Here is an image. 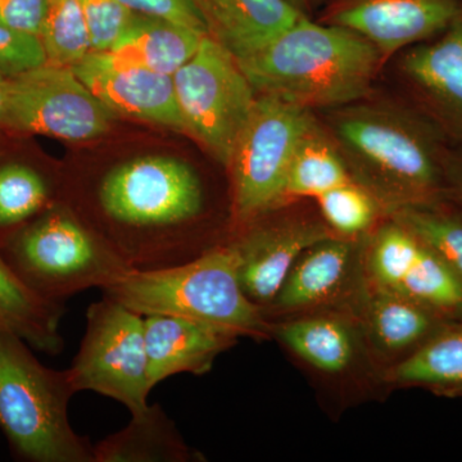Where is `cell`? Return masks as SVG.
Listing matches in <instances>:
<instances>
[{"instance_id":"6da1fadb","label":"cell","mask_w":462,"mask_h":462,"mask_svg":"<svg viewBox=\"0 0 462 462\" xmlns=\"http://www.w3.org/2000/svg\"><path fill=\"white\" fill-rule=\"evenodd\" d=\"M89 208L87 224L132 272L175 266L212 249L193 233L208 209L205 182L181 158L142 156L109 167L94 184Z\"/></svg>"},{"instance_id":"7a4b0ae2","label":"cell","mask_w":462,"mask_h":462,"mask_svg":"<svg viewBox=\"0 0 462 462\" xmlns=\"http://www.w3.org/2000/svg\"><path fill=\"white\" fill-rule=\"evenodd\" d=\"M327 132L379 205L394 212L449 196L447 138L421 112L358 100L330 109Z\"/></svg>"},{"instance_id":"3957f363","label":"cell","mask_w":462,"mask_h":462,"mask_svg":"<svg viewBox=\"0 0 462 462\" xmlns=\"http://www.w3.org/2000/svg\"><path fill=\"white\" fill-rule=\"evenodd\" d=\"M383 60L360 33L303 14L238 63L257 96L312 111L366 98Z\"/></svg>"},{"instance_id":"277c9868","label":"cell","mask_w":462,"mask_h":462,"mask_svg":"<svg viewBox=\"0 0 462 462\" xmlns=\"http://www.w3.org/2000/svg\"><path fill=\"white\" fill-rule=\"evenodd\" d=\"M103 296L142 316H179L236 337L267 333L263 309L243 291L236 258L226 245L175 266L127 273L103 289Z\"/></svg>"},{"instance_id":"5b68a950","label":"cell","mask_w":462,"mask_h":462,"mask_svg":"<svg viewBox=\"0 0 462 462\" xmlns=\"http://www.w3.org/2000/svg\"><path fill=\"white\" fill-rule=\"evenodd\" d=\"M75 393L67 370L45 367L26 342L0 330V430L18 458L96 462L94 445L69 424Z\"/></svg>"},{"instance_id":"8992f818","label":"cell","mask_w":462,"mask_h":462,"mask_svg":"<svg viewBox=\"0 0 462 462\" xmlns=\"http://www.w3.org/2000/svg\"><path fill=\"white\" fill-rule=\"evenodd\" d=\"M0 256L27 287L62 305L132 272L74 209L57 203L12 234Z\"/></svg>"},{"instance_id":"52a82bcc","label":"cell","mask_w":462,"mask_h":462,"mask_svg":"<svg viewBox=\"0 0 462 462\" xmlns=\"http://www.w3.org/2000/svg\"><path fill=\"white\" fill-rule=\"evenodd\" d=\"M315 123L310 109L258 96L226 167L234 224L254 223L285 202L289 165L298 143Z\"/></svg>"},{"instance_id":"ba28073f","label":"cell","mask_w":462,"mask_h":462,"mask_svg":"<svg viewBox=\"0 0 462 462\" xmlns=\"http://www.w3.org/2000/svg\"><path fill=\"white\" fill-rule=\"evenodd\" d=\"M172 80L184 133L227 167L258 98L238 60L205 36Z\"/></svg>"},{"instance_id":"9c48e42d","label":"cell","mask_w":462,"mask_h":462,"mask_svg":"<svg viewBox=\"0 0 462 462\" xmlns=\"http://www.w3.org/2000/svg\"><path fill=\"white\" fill-rule=\"evenodd\" d=\"M76 393L93 391L123 403L130 412L148 407L144 316L103 296L89 306L80 349L67 369Z\"/></svg>"},{"instance_id":"30bf717a","label":"cell","mask_w":462,"mask_h":462,"mask_svg":"<svg viewBox=\"0 0 462 462\" xmlns=\"http://www.w3.org/2000/svg\"><path fill=\"white\" fill-rule=\"evenodd\" d=\"M115 115L72 67L44 65L8 78L5 127L67 142H85L108 132Z\"/></svg>"},{"instance_id":"8fae6325","label":"cell","mask_w":462,"mask_h":462,"mask_svg":"<svg viewBox=\"0 0 462 462\" xmlns=\"http://www.w3.org/2000/svg\"><path fill=\"white\" fill-rule=\"evenodd\" d=\"M72 69L115 116L184 133L172 76L152 71L109 51H90Z\"/></svg>"},{"instance_id":"7c38bea8","label":"cell","mask_w":462,"mask_h":462,"mask_svg":"<svg viewBox=\"0 0 462 462\" xmlns=\"http://www.w3.org/2000/svg\"><path fill=\"white\" fill-rule=\"evenodd\" d=\"M461 9L462 0H336L327 23L360 33L385 60L436 38Z\"/></svg>"},{"instance_id":"4fadbf2b","label":"cell","mask_w":462,"mask_h":462,"mask_svg":"<svg viewBox=\"0 0 462 462\" xmlns=\"http://www.w3.org/2000/svg\"><path fill=\"white\" fill-rule=\"evenodd\" d=\"M225 243L236 258L245 296L261 309L272 305L293 264L307 248L334 236L325 225L293 220L245 225Z\"/></svg>"},{"instance_id":"5bb4252c","label":"cell","mask_w":462,"mask_h":462,"mask_svg":"<svg viewBox=\"0 0 462 462\" xmlns=\"http://www.w3.org/2000/svg\"><path fill=\"white\" fill-rule=\"evenodd\" d=\"M401 71L421 114L462 144V9L445 32L407 48Z\"/></svg>"},{"instance_id":"9a60e30c","label":"cell","mask_w":462,"mask_h":462,"mask_svg":"<svg viewBox=\"0 0 462 462\" xmlns=\"http://www.w3.org/2000/svg\"><path fill=\"white\" fill-rule=\"evenodd\" d=\"M149 385L190 373L208 372L215 358L238 337L203 322L170 315L144 316Z\"/></svg>"},{"instance_id":"2e32d148","label":"cell","mask_w":462,"mask_h":462,"mask_svg":"<svg viewBox=\"0 0 462 462\" xmlns=\"http://www.w3.org/2000/svg\"><path fill=\"white\" fill-rule=\"evenodd\" d=\"M207 36L236 60L257 53L303 16L288 0H189Z\"/></svg>"},{"instance_id":"e0dca14e","label":"cell","mask_w":462,"mask_h":462,"mask_svg":"<svg viewBox=\"0 0 462 462\" xmlns=\"http://www.w3.org/2000/svg\"><path fill=\"white\" fill-rule=\"evenodd\" d=\"M207 33L166 18L135 14L109 53L173 76L199 50Z\"/></svg>"},{"instance_id":"ac0fdd59","label":"cell","mask_w":462,"mask_h":462,"mask_svg":"<svg viewBox=\"0 0 462 462\" xmlns=\"http://www.w3.org/2000/svg\"><path fill=\"white\" fill-rule=\"evenodd\" d=\"M132 421L94 445L96 462H187L189 447L160 404L132 413Z\"/></svg>"},{"instance_id":"d6986e66","label":"cell","mask_w":462,"mask_h":462,"mask_svg":"<svg viewBox=\"0 0 462 462\" xmlns=\"http://www.w3.org/2000/svg\"><path fill=\"white\" fill-rule=\"evenodd\" d=\"M62 303L27 287L0 256V330L9 331L36 351L56 356L65 346L60 331Z\"/></svg>"},{"instance_id":"ffe728a7","label":"cell","mask_w":462,"mask_h":462,"mask_svg":"<svg viewBox=\"0 0 462 462\" xmlns=\"http://www.w3.org/2000/svg\"><path fill=\"white\" fill-rule=\"evenodd\" d=\"M352 258V245L336 236L316 243L293 264L272 305L282 310L320 305L346 281Z\"/></svg>"},{"instance_id":"44dd1931","label":"cell","mask_w":462,"mask_h":462,"mask_svg":"<svg viewBox=\"0 0 462 462\" xmlns=\"http://www.w3.org/2000/svg\"><path fill=\"white\" fill-rule=\"evenodd\" d=\"M354 180L345 158L327 130L312 125L300 142L289 165L285 200L316 199L339 185Z\"/></svg>"},{"instance_id":"7402d4cb","label":"cell","mask_w":462,"mask_h":462,"mask_svg":"<svg viewBox=\"0 0 462 462\" xmlns=\"http://www.w3.org/2000/svg\"><path fill=\"white\" fill-rule=\"evenodd\" d=\"M276 334L306 363L324 373L343 372L355 357L354 336L337 319H300L282 325Z\"/></svg>"},{"instance_id":"603a6c76","label":"cell","mask_w":462,"mask_h":462,"mask_svg":"<svg viewBox=\"0 0 462 462\" xmlns=\"http://www.w3.org/2000/svg\"><path fill=\"white\" fill-rule=\"evenodd\" d=\"M54 202L50 176L25 162L0 165V245Z\"/></svg>"},{"instance_id":"cb8c5ba5","label":"cell","mask_w":462,"mask_h":462,"mask_svg":"<svg viewBox=\"0 0 462 462\" xmlns=\"http://www.w3.org/2000/svg\"><path fill=\"white\" fill-rule=\"evenodd\" d=\"M437 315L410 298L378 288L370 302L367 321L376 345L398 352L427 338L436 328Z\"/></svg>"},{"instance_id":"d4e9b609","label":"cell","mask_w":462,"mask_h":462,"mask_svg":"<svg viewBox=\"0 0 462 462\" xmlns=\"http://www.w3.org/2000/svg\"><path fill=\"white\" fill-rule=\"evenodd\" d=\"M393 220L437 254L462 284V212L440 200L402 207L393 212Z\"/></svg>"},{"instance_id":"484cf974","label":"cell","mask_w":462,"mask_h":462,"mask_svg":"<svg viewBox=\"0 0 462 462\" xmlns=\"http://www.w3.org/2000/svg\"><path fill=\"white\" fill-rule=\"evenodd\" d=\"M404 384L462 387V325L430 337L393 372Z\"/></svg>"},{"instance_id":"4316f807","label":"cell","mask_w":462,"mask_h":462,"mask_svg":"<svg viewBox=\"0 0 462 462\" xmlns=\"http://www.w3.org/2000/svg\"><path fill=\"white\" fill-rule=\"evenodd\" d=\"M41 42L51 65H78L90 53L81 0H47Z\"/></svg>"},{"instance_id":"83f0119b","label":"cell","mask_w":462,"mask_h":462,"mask_svg":"<svg viewBox=\"0 0 462 462\" xmlns=\"http://www.w3.org/2000/svg\"><path fill=\"white\" fill-rule=\"evenodd\" d=\"M424 245L393 220L382 227L370 245L367 266L370 278L380 289L396 291L420 256Z\"/></svg>"},{"instance_id":"f1b7e54d","label":"cell","mask_w":462,"mask_h":462,"mask_svg":"<svg viewBox=\"0 0 462 462\" xmlns=\"http://www.w3.org/2000/svg\"><path fill=\"white\" fill-rule=\"evenodd\" d=\"M318 202L328 226L343 236L369 229L378 215V200L355 180L327 191Z\"/></svg>"},{"instance_id":"f546056e","label":"cell","mask_w":462,"mask_h":462,"mask_svg":"<svg viewBox=\"0 0 462 462\" xmlns=\"http://www.w3.org/2000/svg\"><path fill=\"white\" fill-rule=\"evenodd\" d=\"M90 51H109L130 25L135 12L120 0H81Z\"/></svg>"},{"instance_id":"4dcf8cb0","label":"cell","mask_w":462,"mask_h":462,"mask_svg":"<svg viewBox=\"0 0 462 462\" xmlns=\"http://www.w3.org/2000/svg\"><path fill=\"white\" fill-rule=\"evenodd\" d=\"M47 63L41 39L0 25V74L14 78Z\"/></svg>"},{"instance_id":"1f68e13d","label":"cell","mask_w":462,"mask_h":462,"mask_svg":"<svg viewBox=\"0 0 462 462\" xmlns=\"http://www.w3.org/2000/svg\"><path fill=\"white\" fill-rule=\"evenodd\" d=\"M47 0H0V25L41 39Z\"/></svg>"},{"instance_id":"d6a6232c","label":"cell","mask_w":462,"mask_h":462,"mask_svg":"<svg viewBox=\"0 0 462 462\" xmlns=\"http://www.w3.org/2000/svg\"><path fill=\"white\" fill-rule=\"evenodd\" d=\"M135 12L148 16L166 18L181 25L193 27L207 33L205 23L189 0H120Z\"/></svg>"},{"instance_id":"836d02e7","label":"cell","mask_w":462,"mask_h":462,"mask_svg":"<svg viewBox=\"0 0 462 462\" xmlns=\"http://www.w3.org/2000/svg\"><path fill=\"white\" fill-rule=\"evenodd\" d=\"M446 171L449 196H455L462 203V144L457 151L448 152Z\"/></svg>"},{"instance_id":"e575fe53","label":"cell","mask_w":462,"mask_h":462,"mask_svg":"<svg viewBox=\"0 0 462 462\" xmlns=\"http://www.w3.org/2000/svg\"><path fill=\"white\" fill-rule=\"evenodd\" d=\"M8 107V78L0 74V127H5Z\"/></svg>"},{"instance_id":"d590c367","label":"cell","mask_w":462,"mask_h":462,"mask_svg":"<svg viewBox=\"0 0 462 462\" xmlns=\"http://www.w3.org/2000/svg\"><path fill=\"white\" fill-rule=\"evenodd\" d=\"M294 8H297L298 11L302 12L303 14H309L310 9H311L312 5H314V0H288Z\"/></svg>"}]
</instances>
